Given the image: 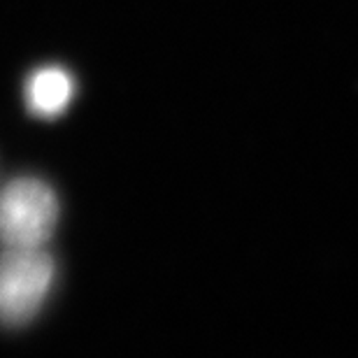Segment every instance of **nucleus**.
<instances>
[{"label": "nucleus", "mask_w": 358, "mask_h": 358, "mask_svg": "<svg viewBox=\"0 0 358 358\" xmlns=\"http://www.w3.org/2000/svg\"><path fill=\"white\" fill-rule=\"evenodd\" d=\"M54 284V259L45 247L0 254V324L24 326L40 312Z\"/></svg>", "instance_id": "f03ea898"}, {"label": "nucleus", "mask_w": 358, "mask_h": 358, "mask_svg": "<svg viewBox=\"0 0 358 358\" xmlns=\"http://www.w3.org/2000/svg\"><path fill=\"white\" fill-rule=\"evenodd\" d=\"M59 219V200L49 184L19 177L0 191V242L14 249L45 247Z\"/></svg>", "instance_id": "f257e3e1"}, {"label": "nucleus", "mask_w": 358, "mask_h": 358, "mask_svg": "<svg viewBox=\"0 0 358 358\" xmlns=\"http://www.w3.org/2000/svg\"><path fill=\"white\" fill-rule=\"evenodd\" d=\"M73 96L75 80L68 70L56 66L35 70L26 82V105L40 119H54L63 114Z\"/></svg>", "instance_id": "7ed1b4c3"}]
</instances>
